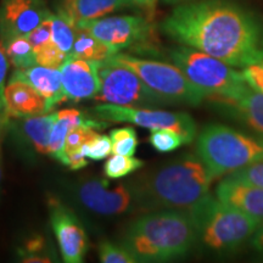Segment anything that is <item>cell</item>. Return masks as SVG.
Masks as SVG:
<instances>
[{
	"label": "cell",
	"instance_id": "obj_15",
	"mask_svg": "<svg viewBox=\"0 0 263 263\" xmlns=\"http://www.w3.org/2000/svg\"><path fill=\"white\" fill-rule=\"evenodd\" d=\"M10 78L21 80L32 85L45 99L49 111L57 105L67 101L62 88L60 68L45 67L37 64L27 68H15Z\"/></svg>",
	"mask_w": 263,
	"mask_h": 263
},
{
	"label": "cell",
	"instance_id": "obj_10",
	"mask_svg": "<svg viewBox=\"0 0 263 263\" xmlns=\"http://www.w3.org/2000/svg\"><path fill=\"white\" fill-rule=\"evenodd\" d=\"M76 200L100 216H118L141 211L139 195L133 179L110 188L106 179H88L73 189Z\"/></svg>",
	"mask_w": 263,
	"mask_h": 263
},
{
	"label": "cell",
	"instance_id": "obj_22",
	"mask_svg": "<svg viewBox=\"0 0 263 263\" xmlns=\"http://www.w3.org/2000/svg\"><path fill=\"white\" fill-rule=\"evenodd\" d=\"M120 52L117 49L94 37L87 29L77 27L70 58L90 61H105Z\"/></svg>",
	"mask_w": 263,
	"mask_h": 263
},
{
	"label": "cell",
	"instance_id": "obj_8",
	"mask_svg": "<svg viewBox=\"0 0 263 263\" xmlns=\"http://www.w3.org/2000/svg\"><path fill=\"white\" fill-rule=\"evenodd\" d=\"M97 64L100 89L95 100L141 108H159L170 105L147 87L136 72L114 58L97 61Z\"/></svg>",
	"mask_w": 263,
	"mask_h": 263
},
{
	"label": "cell",
	"instance_id": "obj_12",
	"mask_svg": "<svg viewBox=\"0 0 263 263\" xmlns=\"http://www.w3.org/2000/svg\"><path fill=\"white\" fill-rule=\"evenodd\" d=\"M50 224L58 240L62 261L81 263L88 251V236L76 213L59 200L49 201Z\"/></svg>",
	"mask_w": 263,
	"mask_h": 263
},
{
	"label": "cell",
	"instance_id": "obj_16",
	"mask_svg": "<svg viewBox=\"0 0 263 263\" xmlns=\"http://www.w3.org/2000/svg\"><path fill=\"white\" fill-rule=\"evenodd\" d=\"M6 114L9 118H26L49 112L45 99L32 85L21 80L10 78L4 91Z\"/></svg>",
	"mask_w": 263,
	"mask_h": 263
},
{
	"label": "cell",
	"instance_id": "obj_9",
	"mask_svg": "<svg viewBox=\"0 0 263 263\" xmlns=\"http://www.w3.org/2000/svg\"><path fill=\"white\" fill-rule=\"evenodd\" d=\"M90 115L105 122H128L150 130L172 129L182 136L184 144L192 143L196 137L195 121L186 112L100 104L91 108Z\"/></svg>",
	"mask_w": 263,
	"mask_h": 263
},
{
	"label": "cell",
	"instance_id": "obj_14",
	"mask_svg": "<svg viewBox=\"0 0 263 263\" xmlns=\"http://www.w3.org/2000/svg\"><path fill=\"white\" fill-rule=\"evenodd\" d=\"M60 72L66 100L78 103L97 97L100 89L97 61L68 58Z\"/></svg>",
	"mask_w": 263,
	"mask_h": 263
},
{
	"label": "cell",
	"instance_id": "obj_30",
	"mask_svg": "<svg viewBox=\"0 0 263 263\" xmlns=\"http://www.w3.org/2000/svg\"><path fill=\"white\" fill-rule=\"evenodd\" d=\"M84 156L91 161H101L107 159L112 154V143L110 137L97 134L89 143L82 146Z\"/></svg>",
	"mask_w": 263,
	"mask_h": 263
},
{
	"label": "cell",
	"instance_id": "obj_18",
	"mask_svg": "<svg viewBox=\"0 0 263 263\" xmlns=\"http://www.w3.org/2000/svg\"><path fill=\"white\" fill-rule=\"evenodd\" d=\"M216 101L223 105V110L263 137V93L249 87L234 99L216 98Z\"/></svg>",
	"mask_w": 263,
	"mask_h": 263
},
{
	"label": "cell",
	"instance_id": "obj_36",
	"mask_svg": "<svg viewBox=\"0 0 263 263\" xmlns=\"http://www.w3.org/2000/svg\"><path fill=\"white\" fill-rule=\"evenodd\" d=\"M242 76L250 88L263 93V61L242 68Z\"/></svg>",
	"mask_w": 263,
	"mask_h": 263
},
{
	"label": "cell",
	"instance_id": "obj_4",
	"mask_svg": "<svg viewBox=\"0 0 263 263\" xmlns=\"http://www.w3.org/2000/svg\"><path fill=\"white\" fill-rule=\"evenodd\" d=\"M196 241L215 252H233L251 239L261 221L211 195L189 213Z\"/></svg>",
	"mask_w": 263,
	"mask_h": 263
},
{
	"label": "cell",
	"instance_id": "obj_24",
	"mask_svg": "<svg viewBox=\"0 0 263 263\" xmlns=\"http://www.w3.org/2000/svg\"><path fill=\"white\" fill-rule=\"evenodd\" d=\"M77 25L70 16L61 9L57 14H51V42L54 43L67 58H70L76 38Z\"/></svg>",
	"mask_w": 263,
	"mask_h": 263
},
{
	"label": "cell",
	"instance_id": "obj_2",
	"mask_svg": "<svg viewBox=\"0 0 263 263\" xmlns=\"http://www.w3.org/2000/svg\"><path fill=\"white\" fill-rule=\"evenodd\" d=\"M132 179L144 213L156 210L190 213L210 196L215 178L199 156L185 154Z\"/></svg>",
	"mask_w": 263,
	"mask_h": 263
},
{
	"label": "cell",
	"instance_id": "obj_1",
	"mask_svg": "<svg viewBox=\"0 0 263 263\" xmlns=\"http://www.w3.org/2000/svg\"><path fill=\"white\" fill-rule=\"evenodd\" d=\"M161 29L167 37L236 68L263 61V31L229 0H193L173 9Z\"/></svg>",
	"mask_w": 263,
	"mask_h": 263
},
{
	"label": "cell",
	"instance_id": "obj_7",
	"mask_svg": "<svg viewBox=\"0 0 263 263\" xmlns=\"http://www.w3.org/2000/svg\"><path fill=\"white\" fill-rule=\"evenodd\" d=\"M115 60L129 67L170 105L199 106L207 95L193 84L176 65L117 52Z\"/></svg>",
	"mask_w": 263,
	"mask_h": 263
},
{
	"label": "cell",
	"instance_id": "obj_40",
	"mask_svg": "<svg viewBox=\"0 0 263 263\" xmlns=\"http://www.w3.org/2000/svg\"><path fill=\"white\" fill-rule=\"evenodd\" d=\"M2 173H3V170H2V163H0V182H2Z\"/></svg>",
	"mask_w": 263,
	"mask_h": 263
},
{
	"label": "cell",
	"instance_id": "obj_5",
	"mask_svg": "<svg viewBox=\"0 0 263 263\" xmlns=\"http://www.w3.org/2000/svg\"><path fill=\"white\" fill-rule=\"evenodd\" d=\"M196 155L213 178L230 174L263 159V137L219 123L207 124L196 140Z\"/></svg>",
	"mask_w": 263,
	"mask_h": 263
},
{
	"label": "cell",
	"instance_id": "obj_41",
	"mask_svg": "<svg viewBox=\"0 0 263 263\" xmlns=\"http://www.w3.org/2000/svg\"><path fill=\"white\" fill-rule=\"evenodd\" d=\"M0 132H2V128H0Z\"/></svg>",
	"mask_w": 263,
	"mask_h": 263
},
{
	"label": "cell",
	"instance_id": "obj_20",
	"mask_svg": "<svg viewBox=\"0 0 263 263\" xmlns=\"http://www.w3.org/2000/svg\"><path fill=\"white\" fill-rule=\"evenodd\" d=\"M133 5L130 0H65L61 10L76 22L104 17Z\"/></svg>",
	"mask_w": 263,
	"mask_h": 263
},
{
	"label": "cell",
	"instance_id": "obj_31",
	"mask_svg": "<svg viewBox=\"0 0 263 263\" xmlns=\"http://www.w3.org/2000/svg\"><path fill=\"white\" fill-rule=\"evenodd\" d=\"M99 258L103 263H136L132 256L122 245H116L110 241H103L99 245Z\"/></svg>",
	"mask_w": 263,
	"mask_h": 263
},
{
	"label": "cell",
	"instance_id": "obj_28",
	"mask_svg": "<svg viewBox=\"0 0 263 263\" xmlns=\"http://www.w3.org/2000/svg\"><path fill=\"white\" fill-rule=\"evenodd\" d=\"M112 143V154L133 156L138 147L137 132L133 127H123L112 129L110 133Z\"/></svg>",
	"mask_w": 263,
	"mask_h": 263
},
{
	"label": "cell",
	"instance_id": "obj_11",
	"mask_svg": "<svg viewBox=\"0 0 263 263\" xmlns=\"http://www.w3.org/2000/svg\"><path fill=\"white\" fill-rule=\"evenodd\" d=\"M77 27L87 29L118 51L123 49H149L153 43V24L144 16H108L89 21H81Z\"/></svg>",
	"mask_w": 263,
	"mask_h": 263
},
{
	"label": "cell",
	"instance_id": "obj_33",
	"mask_svg": "<svg viewBox=\"0 0 263 263\" xmlns=\"http://www.w3.org/2000/svg\"><path fill=\"white\" fill-rule=\"evenodd\" d=\"M34 55L38 65L51 68H60L68 59L52 42H49L44 47L35 50Z\"/></svg>",
	"mask_w": 263,
	"mask_h": 263
},
{
	"label": "cell",
	"instance_id": "obj_13",
	"mask_svg": "<svg viewBox=\"0 0 263 263\" xmlns=\"http://www.w3.org/2000/svg\"><path fill=\"white\" fill-rule=\"evenodd\" d=\"M51 14L44 0H2L0 44L15 37L28 35Z\"/></svg>",
	"mask_w": 263,
	"mask_h": 263
},
{
	"label": "cell",
	"instance_id": "obj_35",
	"mask_svg": "<svg viewBox=\"0 0 263 263\" xmlns=\"http://www.w3.org/2000/svg\"><path fill=\"white\" fill-rule=\"evenodd\" d=\"M27 37L34 51L51 42V15L50 17L43 21L37 28L33 29Z\"/></svg>",
	"mask_w": 263,
	"mask_h": 263
},
{
	"label": "cell",
	"instance_id": "obj_38",
	"mask_svg": "<svg viewBox=\"0 0 263 263\" xmlns=\"http://www.w3.org/2000/svg\"><path fill=\"white\" fill-rule=\"evenodd\" d=\"M134 5L143 6V8H154L157 0H130Z\"/></svg>",
	"mask_w": 263,
	"mask_h": 263
},
{
	"label": "cell",
	"instance_id": "obj_26",
	"mask_svg": "<svg viewBox=\"0 0 263 263\" xmlns=\"http://www.w3.org/2000/svg\"><path fill=\"white\" fill-rule=\"evenodd\" d=\"M143 166V160L136 159L133 156L114 154V156L105 162L104 173L110 179H120L140 170Z\"/></svg>",
	"mask_w": 263,
	"mask_h": 263
},
{
	"label": "cell",
	"instance_id": "obj_3",
	"mask_svg": "<svg viewBox=\"0 0 263 263\" xmlns=\"http://www.w3.org/2000/svg\"><path fill=\"white\" fill-rule=\"evenodd\" d=\"M196 242L188 212L156 210L145 212L124 230L121 245L137 262H167L183 257Z\"/></svg>",
	"mask_w": 263,
	"mask_h": 263
},
{
	"label": "cell",
	"instance_id": "obj_37",
	"mask_svg": "<svg viewBox=\"0 0 263 263\" xmlns=\"http://www.w3.org/2000/svg\"><path fill=\"white\" fill-rule=\"evenodd\" d=\"M251 245L258 254L263 256V221L259 223L258 228L256 229L254 235L251 236Z\"/></svg>",
	"mask_w": 263,
	"mask_h": 263
},
{
	"label": "cell",
	"instance_id": "obj_39",
	"mask_svg": "<svg viewBox=\"0 0 263 263\" xmlns=\"http://www.w3.org/2000/svg\"><path fill=\"white\" fill-rule=\"evenodd\" d=\"M163 2H166L167 4H176V5H179V4H184V3L193 2V0H163Z\"/></svg>",
	"mask_w": 263,
	"mask_h": 263
},
{
	"label": "cell",
	"instance_id": "obj_19",
	"mask_svg": "<svg viewBox=\"0 0 263 263\" xmlns=\"http://www.w3.org/2000/svg\"><path fill=\"white\" fill-rule=\"evenodd\" d=\"M78 126H89L94 129H99V128H104L106 124H105V121L93 120L76 108L59 111L57 120L52 126L50 138H49L48 155L61 162L66 137L72 128Z\"/></svg>",
	"mask_w": 263,
	"mask_h": 263
},
{
	"label": "cell",
	"instance_id": "obj_21",
	"mask_svg": "<svg viewBox=\"0 0 263 263\" xmlns=\"http://www.w3.org/2000/svg\"><path fill=\"white\" fill-rule=\"evenodd\" d=\"M57 117L58 112H47L20 118L21 121H18L16 128L21 134L22 139L28 143V145L32 146L35 153L48 155L49 138H50L52 126H54Z\"/></svg>",
	"mask_w": 263,
	"mask_h": 263
},
{
	"label": "cell",
	"instance_id": "obj_27",
	"mask_svg": "<svg viewBox=\"0 0 263 263\" xmlns=\"http://www.w3.org/2000/svg\"><path fill=\"white\" fill-rule=\"evenodd\" d=\"M97 134L98 133L95 132L94 128H91L89 126H78L72 128V129L68 132L67 137H66L64 149H62L61 163L67 164L68 156H71L72 154L82 150V146H83L84 144L89 143Z\"/></svg>",
	"mask_w": 263,
	"mask_h": 263
},
{
	"label": "cell",
	"instance_id": "obj_29",
	"mask_svg": "<svg viewBox=\"0 0 263 263\" xmlns=\"http://www.w3.org/2000/svg\"><path fill=\"white\" fill-rule=\"evenodd\" d=\"M149 143L159 153H171L183 145L184 141L182 136L172 129H154L150 132Z\"/></svg>",
	"mask_w": 263,
	"mask_h": 263
},
{
	"label": "cell",
	"instance_id": "obj_17",
	"mask_svg": "<svg viewBox=\"0 0 263 263\" xmlns=\"http://www.w3.org/2000/svg\"><path fill=\"white\" fill-rule=\"evenodd\" d=\"M216 197L246 215L263 221V188L226 178L218 184Z\"/></svg>",
	"mask_w": 263,
	"mask_h": 263
},
{
	"label": "cell",
	"instance_id": "obj_34",
	"mask_svg": "<svg viewBox=\"0 0 263 263\" xmlns=\"http://www.w3.org/2000/svg\"><path fill=\"white\" fill-rule=\"evenodd\" d=\"M8 59H6L4 51H3L2 47H0V128H5L9 126L10 118L6 114L5 107V81H6V73H8Z\"/></svg>",
	"mask_w": 263,
	"mask_h": 263
},
{
	"label": "cell",
	"instance_id": "obj_25",
	"mask_svg": "<svg viewBox=\"0 0 263 263\" xmlns=\"http://www.w3.org/2000/svg\"><path fill=\"white\" fill-rule=\"evenodd\" d=\"M2 49L10 64L15 68H27L33 65H37L34 50L27 35L15 37L10 41L2 43Z\"/></svg>",
	"mask_w": 263,
	"mask_h": 263
},
{
	"label": "cell",
	"instance_id": "obj_32",
	"mask_svg": "<svg viewBox=\"0 0 263 263\" xmlns=\"http://www.w3.org/2000/svg\"><path fill=\"white\" fill-rule=\"evenodd\" d=\"M227 178L263 188V159L228 174Z\"/></svg>",
	"mask_w": 263,
	"mask_h": 263
},
{
	"label": "cell",
	"instance_id": "obj_23",
	"mask_svg": "<svg viewBox=\"0 0 263 263\" xmlns=\"http://www.w3.org/2000/svg\"><path fill=\"white\" fill-rule=\"evenodd\" d=\"M20 262L25 263H47L57 262L58 255L49 239L35 235L29 238L16 250Z\"/></svg>",
	"mask_w": 263,
	"mask_h": 263
},
{
	"label": "cell",
	"instance_id": "obj_6",
	"mask_svg": "<svg viewBox=\"0 0 263 263\" xmlns=\"http://www.w3.org/2000/svg\"><path fill=\"white\" fill-rule=\"evenodd\" d=\"M173 64L206 95L234 99L248 89L242 72L196 49L180 45L170 52Z\"/></svg>",
	"mask_w": 263,
	"mask_h": 263
}]
</instances>
